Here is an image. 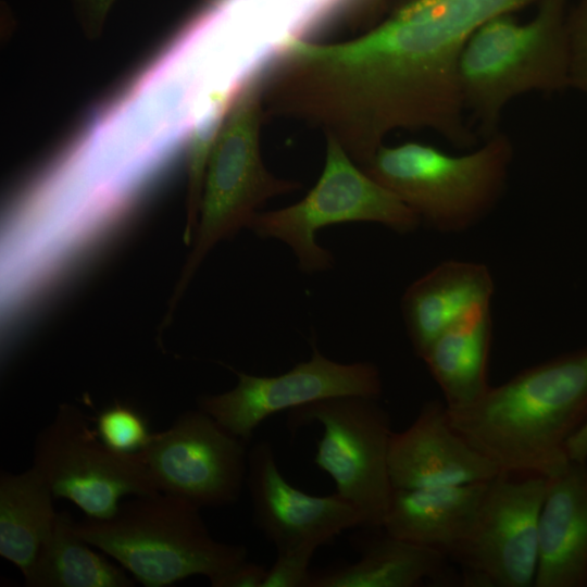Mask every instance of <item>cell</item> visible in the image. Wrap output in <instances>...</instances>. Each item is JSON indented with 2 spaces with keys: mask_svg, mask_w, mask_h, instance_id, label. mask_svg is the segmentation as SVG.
Wrapping results in <instances>:
<instances>
[{
  "mask_svg": "<svg viewBox=\"0 0 587 587\" xmlns=\"http://www.w3.org/2000/svg\"><path fill=\"white\" fill-rule=\"evenodd\" d=\"M447 414L500 472L551 478L571 462L567 442L587 422V347L527 367Z\"/></svg>",
  "mask_w": 587,
  "mask_h": 587,
  "instance_id": "obj_1",
  "label": "cell"
},
{
  "mask_svg": "<svg viewBox=\"0 0 587 587\" xmlns=\"http://www.w3.org/2000/svg\"><path fill=\"white\" fill-rule=\"evenodd\" d=\"M73 528L147 587L170 586L195 575L212 580L248 554L243 545L214 539L198 507L163 492L122 502L108 519L74 521Z\"/></svg>",
  "mask_w": 587,
  "mask_h": 587,
  "instance_id": "obj_2",
  "label": "cell"
},
{
  "mask_svg": "<svg viewBox=\"0 0 587 587\" xmlns=\"http://www.w3.org/2000/svg\"><path fill=\"white\" fill-rule=\"evenodd\" d=\"M565 5L566 0H544L537 14L521 23L510 13L496 16L464 45L458 65L461 99L486 138L512 99L570 87Z\"/></svg>",
  "mask_w": 587,
  "mask_h": 587,
  "instance_id": "obj_3",
  "label": "cell"
},
{
  "mask_svg": "<svg viewBox=\"0 0 587 587\" xmlns=\"http://www.w3.org/2000/svg\"><path fill=\"white\" fill-rule=\"evenodd\" d=\"M512 154L510 139L495 133L476 150L461 155L417 141L383 145L362 168L420 221L441 232H460L496 204Z\"/></svg>",
  "mask_w": 587,
  "mask_h": 587,
  "instance_id": "obj_4",
  "label": "cell"
},
{
  "mask_svg": "<svg viewBox=\"0 0 587 587\" xmlns=\"http://www.w3.org/2000/svg\"><path fill=\"white\" fill-rule=\"evenodd\" d=\"M264 117L263 72H259L243 79L227 103L208 162L193 248L173 305L218 241L248 227L267 200L300 188L299 182L276 177L265 167L260 146Z\"/></svg>",
  "mask_w": 587,
  "mask_h": 587,
  "instance_id": "obj_5",
  "label": "cell"
},
{
  "mask_svg": "<svg viewBox=\"0 0 587 587\" xmlns=\"http://www.w3.org/2000/svg\"><path fill=\"white\" fill-rule=\"evenodd\" d=\"M327 138L325 164L316 184L298 202L257 213L248 228L263 238H276L290 247L307 273L333 264L328 250L316 242L321 228L346 222H374L398 233L420 224L417 215L390 190L371 177L332 137Z\"/></svg>",
  "mask_w": 587,
  "mask_h": 587,
  "instance_id": "obj_6",
  "label": "cell"
},
{
  "mask_svg": "<svg viewBox=\"0 0 587 587\" xmlns=\"http://www.w3.org/2000/svg\"><path fill=\"white\" fill-rule=\"evenodd\" d=\"M314 423L323 428L314 463L333 479L335 492L357 508L363 528H382L394 490L390 415L377 398L363 396L326 398L287 412L291 433Z\"/></svg>",
  "mask_w": 587,
  "mask_h": 587,
  "instance_id": "obj_7",
  "label": "cell"
},
{
  "mask_svg": "<svg viewBox=\"0 0 587 587\" xmlns=\"http://www.w3.org/2000/svg\"><path fill=\"white\" fill-rule=\"evenodd\" d=\"M57 498L75 503L88 517L112 516L125 496L160 492L137 454L108 447L76 407L61 404L38 434L33 465Z\"/></svg>",
  "mask_w": 587,
  "mask_h": 587,
  "instance_id": "obj_8",
  "label": "cell"
},
{
  "mask_svg": "<svg viewBox=\"0 0 587 587\" xmlns=\"http://www.w3.org/2000/svg\"><path fill=\"white\" fill-rule=\"evenodd\" d=\"M548 478L500 472L487 484L473 525L450 560L461 586H534L538 521Z\"/></svg>",
  "mask_w": 587,
  "mask_h": 587,
  "instance_id": "obj_9",
  "label": "cell"
},
{
  "mask_svg": "<svg viewBox=\"0 0 587 587\" xmlns=\"http://www.w3.org/2000/svg\"><path fill=\"white\" fill-rule=\"evenodd\" d=\"M246 441L198 409L153 433L138 453L157 489L201 508L234 504L246 484Z\"/></svg>",
  "mask_w": 587,
  "mask_h": 587,
  "instance_id": "obj_10",
  "label": "cell"
},
{
  "mask_svg": "<svg viewBox=\"0 0 587 587\" xmlns=\"http://www.w3.org/2000/svg\"><path fill=\"white\" fill-rule=\"evenodd\" d=\"M230 390L199 399V409L232 435L249 442L260 424L275 413L339 396L379 398L380 373L370 362L340 363L313 348L309 360L275 376L236 372Z\"/></svg>",
  "mask_w": 587,
  "mask_h": 587,
  "instance_id": "obj_11",
  "label": "cell"
},
{
  "mask_svg": "<svg viewBox=\"0 0 587 587\" xmlns=\"http://www.w3.org/2000/svg\"><path fill=\"white\" fill-rule=\"evenodd\" d=\"M246 485L254 524L276 550L308 542L321 547L344 530L363 525L357 508L337 492L314 496L289 484L267 441L248 450Z\"/></svg>",
  "mask_w": 587,
  "mask_h": 587,
  "instance_id": "obj_12",
  "label": "cell"
},
{
  "mask_svg": "<svg viewBox=\"0 0 587 587\" xmlns=\"http://www.w3.org/2000/svg\"><path fill=\"white\" fill-rule=\"evenodd\" d=\"M388 467L394 489L483 483L500 473L450 425L438 400L425 402L409 427L392 433Z\"/></svg>",
  "mask_w": 587,
  "mask_h": 587,
  "instance_id": "obj_13",
  "label": "cell"
},
{
  "mask_svg": "<svg viewBox=\"0 0 587 587\" xmlns=\"http://www.w3.org/2000/svg\"><path fill=\"white\" fill-rule=\"evenodd\" d=\"M535 587H587V463L548 478L538 521Z\"/></svg>",
  "mask_w": 587,
  "mask_h": 587,
  "instance_id": "obj_14",
  "label": "cell"
},
{
  "mask_svg": "<svg viewBox=\"0 0 587 587\" xmlns=\"http://www.w3.org/2000/svg\"><path fill=\"white\" fill-rule=\"evenodd\" d=\"M354 538L360 557L311 571L307 587H416L461 585L449 558L430 548L398 538L382 528Z\"/></svg>",
  "mask_w": 587,
  "mask_h": 587,
  "instance_id": "obj_15",
  "label": "cell"
},
{
  "mask_svg": "<svg viewBox=\"0 0 587 587\" xmlns=\"http://www.w3.org/2000/svg\"><path fill=\"white\" fill-rule=\"evenodd\" d=\"M494 280L479 263L446 261L416 279L401 300L413 349L422 358L447 328L478 305L490 304Z\"/></svg>",
  "mask_w": 587,
  "mask_h": 587,
  "instance_id": "obj_16",
  "label": "cell"
},
{
  "mask_svg": "<svg viewBox=\"0 0 587 587\" xmlns=\"http://www.w3.org/2000/svg\"><path fill=\"white\" fill-rule=\"evenodd\" d=\"M488 482L394 489L383 528L450 559L473 525Z\"/></svg>",
  "mask_w": 587,
  "mask_h": 587,
  "instance_id": "obj_17",
  "label": "cell"
},
{
  "mask_svg": "<svg viewBox=\"0 0 587 587\" xmlns=\"http://www.w3.org/2000/svg\"><path fill=\"white\" fill-rule=\"evenodd\" d=\"M489 304L478 305L442 332L421 358L439 386L448 408L466 405L490 387Z\"/></svg>",
  "mask_w": 587,
  "mask_h": 587,
  "instance_id": "obj_18",
  "label": "cell"
},
{
  "mask_svg": "<svg viewBox=\"0 0 587 587\" xmlns=\"http://www.w3.org/2000/svg\"><path fill=\"white\" fill-rule=\"evenodd\" d=\"M53 494L34 466L0 477V554L24 575L51 534Z\"/></svg>",
  "mask_w": 587,
  "mask_h": 587,
  "instance_id": "obj_19",
  "label": "cell"
},
{
  "mask_svg": "<svg viewBox=\"0 0 587 587\" xmlns=\"http://www.w3.org/2000/svg\"><path fill=\"white\" fill-rule=\"evenodd\" d=\"M67 512L58 513L48 539L25 573L28 587H130L135 579L82 539Z\"/></svg>",
  "mask_w": 587,
  "mask_h": 587,
  "instance_id": "obj_20",
  "label": "cell"
},
{
  "mask_svg": "<svg viewBox=\"0 0 587 587\" xmlns=\"http://www.w3.org/2000/svg\"><path fill=\"white\" fill-rule=\"evenodd\" d=\"M229 101V100H228ZM227 103L213 107L190 129L187 141V222L184 238L190 242L198 225L208 162Z\"/></svg>",
  "mask_w": 587,
  "mask_h": 587,
  "instance_id": "obj_21",
  "label": "cell"
},
{
  "mask_svg": "<svg viewBox=\"0 0 587 587\" xmlns=\"http://www.w3.org/2000/svg\"><path fill=\"white\" fill-rule=\"evenodd\" d=\"M95 429L108 447L125 454L139 453L153 434L143 414L121 402H114L100 411Z\"/></svg>",
  "mask_w": 587,
  "mask_h": 587,
  "instance_id": "obj_22",
  "label": "cell"
},
{
  "mask_svg": "<svg viewBox=\"0 0 587 587\" xmlns=\"http://www.w3.org/2000/svg\"><path fill=\"white\" fill-rule=\"evenodd\" d=\"M315 544H302L291 548L277 550V557L267 569L263 587H307L310 576V562Z\"/></svg>",
  "mask_w": 587,
  "mask_h": 587,
  "instance_id": "obj_23",
  "label": "cell"
},
{
  "mask_svg": "<svg viewBox=\"0 0 587 587\" xmlns=\"http://www.w3.org/2000/svg\"><path fill=\"white\" fill-rule=\"evenodd\" d=\"M570 86L587 95V0L567 16Z\"/></svg>",
  "mask_w": 587,
  "mask_h": 587,
  "instance_id": "obj_24",
  "label": "cell"
},
{
  "mask_svg": "<svg viewBox=\"0 0 587 587\" xmlns=\"http://www.w3.org/2000/svg\"><path fill=\"white\" fill-rule=\"evenodd\" d=\"M74 15L89 39L98 38L116 0H70Z\"/></svg>",
  "mask_w": 587,
  "mask_h": 587,
  "instance_id": "obj_25",
  "label": "cell"
},
{
  "mask_svg": "<svg viewBox=\"0 0 587 587\" xmlns=\"http://www.w3.org/2000/svg\"><path fill=\"white\" fill-rule=\"evenodd\" d=\"M267 569L261 564L240 562L225 574L210 580L213 587H263Z\"/></svg>",
  "mask_w": 587,
  "mask_h": 587,
  "instance_id": "obj_26",
  "label": "cell"
},
{
  "mask_svg": "<svg viewBox=\"0 0 587 587\" xmlns=\"http://www.w3.org/2000/svg\"><path fill=\"white\" fill-rule=\"evenodd\" d=\"M566 450L571 461L587 463V422L571 437Z\"/></svg>",
  "mask_w": 587,
  "mask_h": 587,
  "instance_id": "obj_27",
  "label": "cell"
}]
</instances>
